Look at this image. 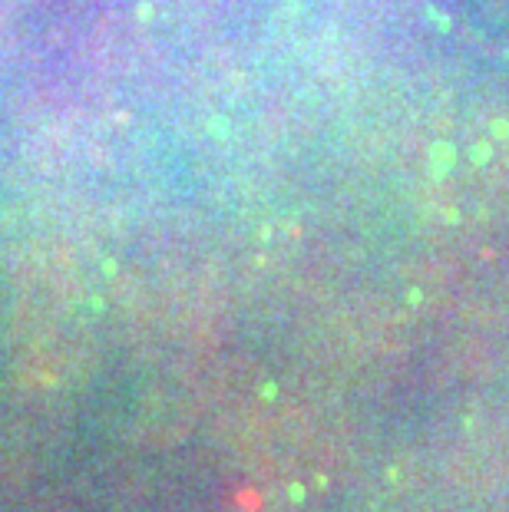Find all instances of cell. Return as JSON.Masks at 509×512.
<instances>
[{
	"label": "cell",
	"instance_id": "obj_1",
	"mask_svg": "<svg viewBox=\"0 0 509 512\" xmlns=\"http://www.w3.org/2000/svg\"><path fill=\"white\" fill-rule=\"evenodd\" d=\"M437 24L460 60L509 80V0H437Z\"/></svg>",
	"mask_w": 509,
	"mask_h": 512
}]
</instances>
